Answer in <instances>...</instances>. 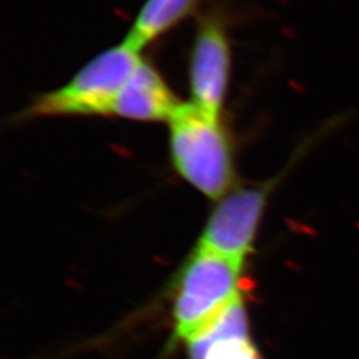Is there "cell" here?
I'll return each mask as SVG.
<instances>
[{"label": "cell", "mask_w": 359, "mask_h": 359, "mask_svg": "<svg viewBox=\"0 0 359 359\" xmlns=\"http://www.w3.org/2000/svg\"><path fill=\"white\" fill-rule=\"evenodd\" d=\"M179 105L163 77L142 59L118 92L111 115L139 121H169Z\"/></svg>", "instance_id": "cell-7"}, {"label": "cell", "mask_w": 359, "mask_h": 359, "mask_svg": "<svg viewBox=\"0 0 359 359\" xmlns=\"http://www.w3.org/2000/svg\"><path fill=\"white\" fill-rule=\"evenodd\" d=\"M268 197L266 188L238 189L225 197L206 224L198 246L244 268Z\"/></svg>", "instance_id": "cell-5"}, {"label": "cell", "mask_w": 359, "mask_h": 359, "mask_svg": "<svg viewBox=\"0 0 359 359\" xmlns=\"http://www.w3.org/2000/svg\"><path fill=\"white\" fill-rule=\"evenodd\" d=\"M170 123V152L180 175L210 198L233 181L231 147L218 120L194 104H180Z\"/></svg>", "instance_id": "cell-1"}, {"label": "cell", "mask_w": 359, "mask_h": 359, "mask_svg": "<svg viewBox=\"0 0 359 359\" xmlns=\"http://www.w3.org/2000/svg\"><path fill=\"white\" fill-rule=\"evenodd\" d=\"M241 271L236 262L197 246L175 298V339L185 342L241 297Z\"/></svg>", "instance_id": "cell-3"}, {"label": "cell", "mask_w": 359, "mask_h": 359, "mask_svg": "<svg viewBox=\"0 0 359 359\" xmlns=\"http://www.w3.org/2000/svg\"><path fill=\"white\" fill-rule=\"evenodd\" d=\"M185 345L189 359H264L250 337L243 295Z\"/></svg>", "instance_id": "cell-6"}, {"label": "cell", "mask_w": 359, "mask_h": 359, "mask_svg": "<svg viewBox=\"0 0 359 359\" xmlns=\"http://www.w3.org/2000/svg\"><path fill=\"white\" fill-rule=\"evenodd\" d=\"M142 62V52L123 40L93 57L65 87L41 95L27 115H111L118 92Z\"/></svg>", "instance_id": "cell-2"}, {"label": "cell", "mask_w": 359, "mask_h": 359, "mask_svg": "<svg viewBox=\"0 0 359 359\" xmlns=\"http://www.w3.org/2000/svg\"><path fill=\"white\" fill-rule=\"evenodd\" d=\"M231 43L221 18H201L191 56L192 104L218 120L231 74Z\"/></svg>", "instance_id": "cell-4"}, {"label": "cell", "mask_w": 359, "mask_h": 359, "mask_svg": "<svg viewBox=\"0 0 359 359\" xmlns=\"http://www.w3.org/2000/svg\"><path fill=\"white\" fill-rule=\"evenodd\" d=\"M197 0H147L130 26L126 43L142 51L194 11Z\"/></svg>", "instance_id": "cell-8"}]
</instances>
